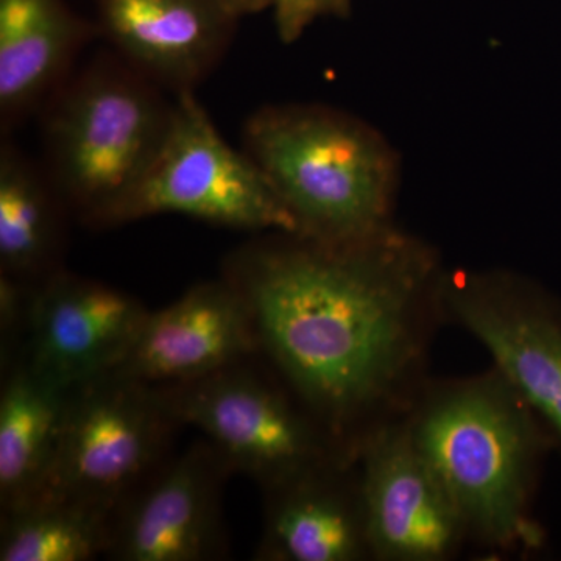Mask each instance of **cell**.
Listing matches in <instances>:
<instances>
[{"instance_id":"1","label":"cell","mask_w":561,"mask_h":561,"mask_svg":"<svg viewBox=\"0 0 561 561\" xmlns=\"http://www.w3.org/2000/svg\"><path fill=\"white\" fill-rule=\"evenodd\" d=\"M445 267L391 227L351 242L273 232L231 254L227 276L280 381L343 443L408 411L445 324Z\"/></svg>"},{"instance_id":"2","label":"cell","mask_w":561,"mask_h":561,"mask_svg":"<svg viewBox=\"0 0 561 561\" xmlns=\"http://www.w3.org/2000/svg\"><path fill=\"white\" fill-rule=\"evenodd\" d=\"M404 420L471 548L522 556L541 545L531 497L551 434L496 368L467 378L430 376Z\"/></svg>"},{"instance_id":"3","label":"cell","mask_w":561,"mask_h":561,"mask_svg":"<svg viewBox=\"0 0 561 561\" xmlns=\"http://www.w3.org/2000/svg\"><path fill=\"white\" fill-rule=\"evenodd\" d=\"M243 140L298 236L351 242L394 225L400 162L357 117L320 105L265 106L247 121Z\"/></svg>"},{"instance_id":"4","label":"cell","mask_w":561,"mask_h":561,"mask_svg":"<svg viewBox=\"0 0 561 561\" xmlns=\"http://www.w3.org/2000/svg\"><path fill=\"white\" fill-rule=\"evenodd\" d=\"M173 102L128 62L103 61L54 94L46 119L47 175L66 208L113 227L157 160Z\"/></svg>"},{"instance_id":"5","label":"cell","mask_w":561,"mask_h":561,"mask_svg":"<svg viewBox=\"0 0 561 561\" xmlns=\"http://www.w3.org/2000/svg\"><path fill=\"white\" fill-rule=\"evenodd\" d=\"M158 389L176 423L201 431L232 471L245 472L264 491L356 456L284 381L242 364Z\"/></svg>"},{"instance_id":"6","label":"cell","mask_w":561,"mask_h":561,"mask_svg":"<svg viewBox=\"0 0 561 561\" xmlns=\"http://www.w3.org/2000/svg\"><path fill=\"white\" fill-rule=\"evenodd\" d=\"M173 424L179 423L161 390L122 373L72 387L57 453L31 501H70L116 512L160 465Z\"/></svg>"},{"instance_id":"7","label":"cell","mask_w":561,"mask_h":561,"mask_svg":"<svg viewBox=\"0 0 561 561\" xmlns=\"http://www.w3.org/2000/svg\"><path fill=\"white\" fill-rule=\"evenodd\" d=\"M161 214L234 230L298 234L297 221L260 165L221 138L194 91L176 94L160 153L116 225Z\"/></svg>"},{"instance_id":"8","label":"cell","mask_w":561,"mask_h":561,"mask_svg":"<svg viewBox=\"0 0 561 561\" xmlns=\"http://www.w3.org/2000/svg\"><path fill=\"white\" fill-rule=\"evenodd\" d=\"M442 308L561 443V309L511 271L445 268Z\"/></svg>"},{"instance_id":"9","label":"cell","mask_w":561,"mask_h":561,"mask_svg":"<svg viewBox=\"0 0 561 561\" xmlns=\"http://www.w3.org/2000/svg\"><path fill=\"white\" fill-rule=\"evenodd\" d=\"M356 465L373 561H449L471 548L404 413L357 442Z\"/></svg>"},{"instance_id":"10","label":"cell","mask_w":561,"mask_h":561,"mask_svg":"<svg viewBox=\"0 0 561 561\" xmlns=\"http://www.w3.org/2000/svg\"><path fill=\"white\" fill-rule=\"evenodd\" d=\"M232 471L208 440L149 476L113 516L106 556L122 561H205L224 553L221 490Z\"/></svg>"},{"instance_id":"11","label":"cell","mask_w":561,"mask_h":561,"mask_svg":"<svg viewBox=\"0 0 561 561\" xmlns=\"http://www.w3.org/2000/svg\"><path fill=\"white\" fill-rule=\"evenodd\" d=\"M149 311L131 295L69 273H50L31 291L25 364L72 389L116 370Z\"/></svg>"},{"instance_id":"12","label":"cell","mask_w":561,"mask_h":561,"mask_svg":"<svg viewBox=\"0 0 561 561\" xmlns=\"http://www.w3.org/2000/svg\"><path fill=\"white\" fill-rule=\"evenodd\" d=\"M261 351L249 308L230 280L198 284L149 312L117 373L153 387L195 381Z\"/></svg>"},{"instance_id":"13","label":"cell","mask_w":561,"mask_h":561,"mask_svg":"<svg viewBox=\"0 0 561 561\" xmlns=\"http://www.w3.org/2000/svg\"><path fill=\"white\" fill-rule=\"evenodd\" d=\"M103 32L125 62L176 94L216 68L236 18L217 0H98Z\"/></svg>"},{"instance_id":"14","label":"cell","mask_w":561,"mask_h":561,"mask_svg":"<svg viewBox=\"0 0 561 561\" xmlns=\"http://www.w3.org/2000/svg\"><path fill=\"white\" fill-rule=\"evenodd\" d=\"M265 494L257 560L373 561L356 456Z\"/></svg>"},{"instance_id":"15","label":"cell","mask_w":561,"mask_h":561,"mask_svg":"<svg viewBox=\"0 0 561 561\" xmlns=\"http://www.w3.org/2000/svg\"><path fill=\"white\" fill-rule=\"evenodd\" d=\"M80 41V24L60 0H0L3 131L60 90Z\"/></svg>"},{"instance_id":"16","label":"cell","mask_w":561,"mask_h":561,"mask_svg":"<svg viewBox=\"0 0 561 561\" xmlns=\"http://www.w3.org/2000/svg\"><path fill=\"white\" fill-rule=\"evenodd\" d=\"M69 390L18 362L0 397V501L13 511L38 494L60 440Z\"/></svg>"},{"instance_id":"17","label":"cell","mask_w":561,"mask_h":561,"mask_svg":"<svg viewBox=\"0 0 561 561\" xmlns=\"http://www.w3.org/2000/svg\"><path fill=\"white\" fill-rule=\"evenodd\" d=\"M65 205L47 172H41L16 147L0 149V267L24 280L49 276L61 242Z\"/></svg>"},{"instance_id":"18","label":"cell","mask_w":561,"mask_h":561,"mask_svg":"<svg viewBox=\"0 0 561 561\" xmlns=\"http://www.w3.org/2000/svg\"><path fill=\"white\" fill-rule=\"evenodd\" d=\"M114 513L61 500L3 512L0 560L87 561L108 553Z\"/></svg>"},{"instance_id":"19","label":"cell","mask_w":561,"mask_h":561,"mask_svg":"<svg viewBox=\"0 0 561 561\" xmlns=\"http://www.w3.org/2000/svg\"><path fill=\"white\" fill-rule=\"evenodd\" d=\"M276 31L284 44L300 39L320 18H346L351 0H273Z\"/></svg>"},{"instance_id":"20","label":"cell","mask_w":561,"mask_h":561,"mask_svg":"<svg viewBox=\"0 0 561 561\" xmlns=\"http://www.w3.org/2000/svg\"><path fill=\"white\" fill-rule=\"evenodd\" d=\"M236 20L272 9L273 0H217Z\"/></svg>"}]
</instances>
